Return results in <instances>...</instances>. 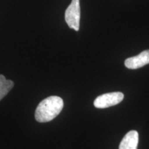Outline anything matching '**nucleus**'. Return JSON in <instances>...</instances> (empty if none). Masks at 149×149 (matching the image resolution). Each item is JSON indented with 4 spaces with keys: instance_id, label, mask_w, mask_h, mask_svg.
<instances>
[{
    "instance_id": "3",
    "label": "nucleus",
    "mask_w": 149,
    "mask_h": 149,
    "mask_svg": "<svg viewBox=\"0 0 149 149\" xmlns=\"http://www.w3.org/2000/svg\"><path fill=\"white\" fill-rule=\"evenodd\" d=\"M124 95L121 92H113L98 96L94 101V106L97 109H106L120 104Z\"/></svg>"
},
{
    "instance_id": "4",
    "label": "nucleus",
    "mask_w": 149,
    "mask_h": 149,
    "mask_svg": "<svg viewBox=\"0 0 149 149\" xmlns=\"http://www.w3.org/2000/svg\"><path fill=\"white\" fill-rule=\"evenodd\" d=\"M149 64V50L144 51L138 55L126 59L124 64L129 69H137Z\"/></svg>"
},
{
    "instance_id": "2",
    "label": "nucleus",
    "mask_w": 149,
    "mask_h": 149,
    "mask_svg": "<svg viewBox=\"0 0 149 149\" xmlns=\"http://www.w3.org/2000/svg\"><path fill=\"white\" fill-rule=\"evenodd\" d=\"M65 20L70 29L78 31L79 30L80 6L79 0H72L65 12Z\"/></svg>"
},
{
    "instance_id": "1",
    "label": "nucleus",
    "mask_w": 149,
    "mask_h": 149,
    "mask_svg": "<svg viewBox=\"0 0 149 149\" xmlns=\"http://www.w3.org/2000/svg\"><path fill=\"white\" fill-rule=\"evenodd\" d=\"M63 107L64 101L60 97H48L37 106L35 113V120L41 123L50 122L61 113Z\"/></svg>"
},
{
    "instance_id": "6",
    "label": "nucleus",
    "mask_w": 149,
    "mask_h": 149,
    "mask_svg": "<svg viewBox=\"0 0 149 149\" xmlns=\"http://www.w3.org/2000/svg\"><path fill=\"white\" fill-rule=\"evenodd\" d=\"M14 82L6 79L3 74H0V101L13 88Z\"/></svg>"
},
{
    "instance_id": "5",
    "label": "nucleus",
    "mask_w": 149,
    "mask_h": 149,
    "mask_svg": "<svg viewBox=\"0 0 149 149\" xmlns=\"http://www.w3.org/2000/svg\"><path fill=\"white\" fill-rule=\"evenodd\" d=\"M138 142V133L136 130H130L123 137L119 149H137Z\"/></svg>"
}]
</instances>
